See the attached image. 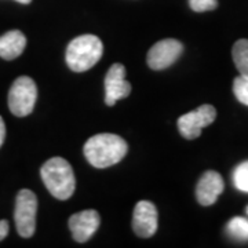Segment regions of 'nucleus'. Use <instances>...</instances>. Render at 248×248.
Masks as SVG:
<instances>
[{"mask_svg":"<svg viewBox=\"0 0 248 248\" xmlns=\"http://www.w3.org/2000/svg\"><path fill=\"white\" fill-rule=\"evenodd\" d=\"M27 47V37L21 31H10L0 36V57L3 60H16L24 53Z\"/></svg>","mask_w":248,"mask_h":248,"instance_id":"nucleus-12","label":"nucleus"},{"mask_svg":"<svg viewBox=\"0 0 248 248\" xmlns=\"http://www.w3.org/2000/svg\"><path fill=\"white\" fill-rule=\"evenodd\" d=\"M215 117L217 110L213 105H202L178 119L179 133L186 140H196L200 137L204 127L213 123Z\"/></svg>","mask_w":248,"mask_h":248,"instance_id":"nucleus-6","label":"nucleus"},{"mask_svg":"<svg viewBox=\"0 0 248 248\" xmlns=\"http://www.w3.org/2000/svg\"><path fill=\"white\" fill-rule=\"evenodd\" d=\"M9 229H10L9 222L6 221V219H1V221H0V241L7 237V234H9Z\"/></svg>","mask_w":248,"mask_h":248,"instance_id":"nucleus-18","label":"nucleus"},{"mask_svg":"<svg viewBox=\"0 0 248 248\" xmlns=\"http://www.w3.org/2000/svg\"><path fill=\"white\" fill-rule=\"evenodd\" d=\"M247 214H248V207H247Z\"/></svg>","mask_w":248,"mask_h":248,"instance_id":"nucleus-21","label":"nucleus"},{"mask_svg":"<svg viewBox=\"0 0 248 248\" xmlns=\"http://www.w3.org/2000/svg\"><path fill=\"white\" fill-rule=\"evenodd\" d=\"M40 175L47 190L58 200H68L75 193L76 179L72 166L62 157H53L42 166Z\"/></svg>","mask_w":248,"mask_h":248,"instance_id":"nucleus-2","label":"nucleus"},{"mask_svg":"<svg viewBox=\"0 0 248 248\" xmlns=\"http://www.w3.org/2000/svg\"><path fill=\"white\" fill-rule=\"evenodd\" d=\"M233 93L237 101L248 107V79L239 76L233 81Z\"/></svg>","mask_w":248,"mask_h":248,"instance_id":"nucleus-16","label":"nucleus"},{"mask_svg":"<svg viewBox=\"0 0 248 248\" xmlns=\"http://www.w3.org/2000/svg\"><path fill=\"white\" fill-rule=\"evenodd\" d=\"M16 1H18V3H21V4H29L32 0H16Z\"/></svg>","mask_w":248,"mask_h":248,"instance_id":"nucleus-20","label":"nucleus"},{"mask_svg":"<svg viewBox=\"0 0 248 248\" xmlns=\"http://www.w3.org/2000/svg\"><path fill=\"white\" fill-rule=\"evenodd\" d=\"M225 189V182L221 174L217 171H207L204 172L199 184L196 186V197L197 202L204 205H213Z\"/></svg>","mask_w":248,"mask_h":248,"instance_id":"nucleus-11","label":"nucleus"},{"mask_svg":"<svg viewBox=\"0 0 248 248\" xmlns=\"http://www.w3.org/2000/svg\"><path fill=\"white\" fill-rule=\"evenodd\" d=\"M101 223L99 214L95 210H84L69 218V229L78 243H86L98 231Z\"/></svg>","mask_w":248,"mask_h":248,"instance_id":"nucleus-10","label":"nucleus"},{"mask_svg":"<svg viewBox=\"0 0 248 248\" xmlns=\"http://www.w3.org/2000/svg\"><path fill=\"white\" fill-rule=\"evenodd\" d=\"M37 99L36 83L28 76H19L9 91V108L17 117L31 115Z\"/></svg>","mask_w":248,"mask_h":248,"instance_id":"nucleus-4","label":"nucleus"},{"mask_svg":"<svg viewBox=\"0 0 248 248\" xmlns=\"http://www.w3.org/2000/svg\"><path fill=\"white\" fill-rule=\"evenodd\" d=\"M131 93V84L125 80V68L122 63H113L105 78V102L108 107H113L122 98Z\"/></svg>","mask_w":248,"mask_h":248,"instance_id":"nucleus-8","label":"nucleus"},{"mask_svg":"<svg viewBox=\"0 0 248 248\" xmlns=\"http://www.w3.org/2000/svg\"><path fill=\"white\" fill-rule=\"evenodd\" d=\"M128 152V145L115 134H97L84 145V156L95 169H108L120 163Z\"/></svg>","mask_w":248,"mask_h":248,"instance_id":"nucleus-1","label":"nucleus"},{"mask_svg":"<svg viewBox=\"0 0 248 248\" xmlns=\"http://www.w3.org/2000/svg\"><path fill=\"white\" fill-rule=\"evenodd\" d=\"M133 229L137 236L149 239L157 231V210L155 204L146 200L138 202L134 208Z\"/></svg>","mask_w":248,"mask_h":248,"instance_id":"nucleus-9","label":"nucleus"},{"mask_svg":"<svg viewBox=\"0 0 248 248\" xmlns=\"http://www.w3.org/2000/svg\"><path fill=\"white\" fill-rule=\"evenodd\" d=\"M36 213H37V197L29 189L19 190L16 200L14 219L18 234L24 239L33 236L36 229Z\"/></svg>","mask_w":248,"mask_h":248,"instance_id":"nucleus-5","label":"nucleus"},{"mask_svg":"<svg viewBox=\"0 0 248 248\" xmlns=\"http://www.w3.org/2000/svg\"><path fill=\"white\" fill-rule=\"evenodd\" d=\"M189 6L196 13H204L217 9L218 0H189Z\"/></svg>","mask_w":248,"mask_h":248,"instance_id":"nucleus-17","label":"nucleus"},{"mask_svg":"<svg viewBox=\"0 0 248 248\" xmlns=\"http://www.w3.org/2000/svg\"><path fill=\"white\" fill-rule=\"evenodd\" d=\"M4 140H6V124H4L3 117L0 116V148H1Z\"/></svg>","mask_w":248,"mask_h":248,"instance_id":"nucleus-19","label":"nucleus"},{"mask_svg":"<svg viewBox=\"0 0 248 248\" xmlns=\"http://www.w3.org/2000/svg\"><path fill=\"white\" fill-rule=\"evenodd\" d=\"M104 53L101 39L94 35H81L73 39L66 48V65L73 72H86L97 63Z\"/></svg>","mask_w":248,"mask_h":248,"instance_id":"nucleus-3","label":"nucleus"},{"mask_svg":"<svg viewBox=\"0 0 248 248\" xmlns=\"http://www.w3.org/2000/svg\"><path fill=\"white\" fill-rule=\"evenodd\" d=\"M228 233L229 236L237 241H248V221L241 217H234L232 218L228 226Z\"/></svg>","mask_w":248,"mask_h":248,"instance_id":"nucleus-14","label":"nucleus"},{"mask_svg":"<svg viewBox=\"0 0 248 248\" xmlns=\"http://www.w3.org/2000/svg\"><path fill=\"white\" fill-rule=\"evenodd\" d=\"M232 57L234 65L239 71L240 76L248 79V40L247 39H240L237 40L233 50H232Z\"/></svg>","mask_w":248,"mask_h":248,"instance_id":"nucleus-13","label":"nucleus"},{"mask_svg":"<svg viewBox=\"0 0 248 248\" xmlns=\"http://www.w3.org/2000/svg\"><path fill=\"white\" fill-rule=\"evenodd\" d=\"M184 51V45L177 39H164L152 47L148 53V65L153 71H163L177 61Z\"/></svg>","mask_w":248,"mask_h":248,"instance_id":"nucleus-7","label":"nucleus"},{"mask_svg":"<svg viewBox=\"0 0 248 248\" xmlns=\"http://www.w3.org/2000/svg\"><path fill=\"white\" fill-rule=\"evenodd\" d=\"M233 184L239 190L248 193V160L240 163L239 166L234 169V171H233Z\"/></svg>","mask_w":248,"mask_h":248,"instance_id":"nucleus-15","label":"nucleus"}]
</instances>
